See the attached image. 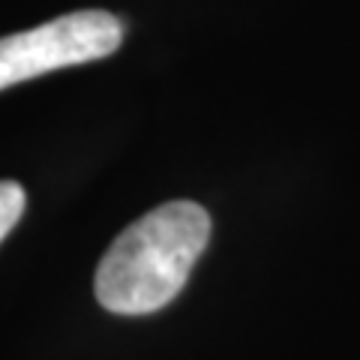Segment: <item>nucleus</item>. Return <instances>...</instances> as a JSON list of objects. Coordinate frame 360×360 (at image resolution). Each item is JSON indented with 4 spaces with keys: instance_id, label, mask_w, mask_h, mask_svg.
<instances>
[{
    "instance_id": "1",
    "label": "nucleus",
    "mask_w": 360,
    "mask_h": 360,
    "mask_svg": "<svg viewBox=\"0 0 360 360\" xmlns=\"http://www.w3.org/2000/svg\"><path fill=\"white\" fill-rule=\"evenodd\" d=\"M210 240V217L195 201H168L120 231L96 267V300L117 315L168 307Z\"/></svg>"
},
{
    "instance_id": "2",
    "label": "nucleus",
    "mask_w": 360,
    "mask_h": 360,
    "mask_svg": "<svg viewBox=\"0 0 360 360\" xmlns=\"http://www.w3.org/2000/svg\"><path fill=\"white\" fill-rule=\"evenodd\" d=\"M120 18L103 9H82L33 30L0 37V90L66 66L103 60L120 49Z\"/></svg>"
},
{
    "instance_id": "3",
    "label": "nucleus",
    "mask_w": 360,
    "mask_h": 360,
    "mask_svg": "<svg viewBox=\"0 0 360 360\" xmlns=\"http://www.w3.org/2000/svg\"><path fill=\"white\" fill-rule=\"evenodd\" d=\"M25 205H27V195H25V189H21V184H15V180H0V243L15 229V222L21 219V213H25Z\"/></svg>"
}]
</instances>
